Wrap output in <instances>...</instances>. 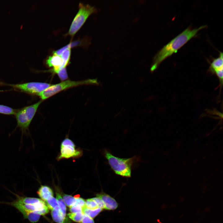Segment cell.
<instances>
[{"label":"cell","mask_w":223,"mask_h":223,"mask_svg":"<svg viewBox=\"0 0 223 223\" xmlns=\"http://www.w3.org/2000/svg\"><path fill=\"white\" fill-rule=\"evenodd\" d=\"M46 63L49 67L52 68L51 71L56 73L60 69L64 68L63 61L59 55L53 54L49 56L46 60Z\"/></svg>","instance_id":"obj_9"},{"label":"cell","mask_w":223,"mask_h":223,"mask_svg":"<svg viewBox=\"0 0 223 223\" xmlns=\"http://www.w3.org/2000/svg\"><path fill=\"white\" fill-rule=\"evenodd\" d=\"M104 155L115 174L123 177H131V167L136 157L128 158H120L114 156L107 150L105 151Z\"/></svg>","instance_id":"obj_2"},{"label":"cell","mask_w":223,"mask_h":223,"mask_svg":"<svg viewBox=\"0 0 223 223\" xmlns=\"http://www.w3.org/2000/svg\"><path fill=\"white\" fill-rule=\"evenodd\" d=\"M56 199L57 201L60 210L63 218L65 219L66 211V205L61 195L57 192L56 193Z\"/></svg>","instance_id":"obj_15"},{"label":"cell","mask_w":223,"mask_h":223,"mask_svg":"<svg viewBox=\"0 0 223 223\" xmlns=\"http://www.w3.org/2000/svg\"><path fill=\"white\" fill-rule=\"evenodd\" d=\"M37 193L44 201H46L54 195L52 189L46 185H41L37 191Z\"/></svg>","instance_id":"obj_12"},{"label":"cell","mask_w":223,"mask_h":223,"mask_svg":"<svg viewBox=\"0 0 223 223\" xmlns=\"http://www.w3.org/2000/svg\"><path fill=\"white\" fill-rule=\"evenodd\" d=\"M63 199L65 205L69 207L74 205L76 202L74 197L68 195H64Z\"/></svg>","instance_id":"obj_18"},{"label":"cell","mask_w":223,"mask_h":223,"mask_svg":"<svg viewBox=\"0 0 223 223\" xmlns=\"http://www.w3.org/2000/svg\"><path fill=\"white\" fill-rule=\"evenodd\" d=\"M67 215L73 221L80 223L82 219L84 214L82 212L71 213H68Z\"/></svg>","instance_id":"obj_20"},{"label":"cell","mask_w":223,"mask_h":223,"mask_svg":"<svg viewBox=\"0 0 223 223\" xmlns=\"http://www.w3.org/2000/svg\"><path fill=\"white\" fill-rule=\"evenodd\" d=\"M11 206L17 209L23 215L24 219H28L31 222L35 223L39 220L41 215L34 212L28 211L22 208L15 204H11Z\"/></svg>","instance_id":"obj_11"},{"label":"cell","mask_w":223,"mask_h":223,"mask_svg":"<svg viewBox=\"0 0 223 223\" xmlns=\"http://www.w3.org/2000/svg\"><path fill=\"white\" fill-rule=\"evenodd\" d=\"M223 53L220 52L219 57L213 59L210 63L208 70L209 72L215 74L218 77L220 88L222 87L223 83Z\"/></svg>","instance_id":"obj_8"},{"label":"cell","mask_w":223,"mask_h":223,"mask_svg":"<svg viewBox=\"0 0 223 223\" xmlns=\"http://www.w3.org/2000/svg\"><path fill=\"white\" fill-rule=\"evenodd\" d=\"M85 206L90 209H95L98 208L96 203L92 198L86 200Z\"/></svg>","instance_id":"obj_21"},{"label":"cell","mask_w":223,"mask_h":223,"mask_svg":"<svg viewBox=\"0 0 223 223\" xmlns=\"http://www.w3.org/2000/svg\"><path fill=\"white\" fill-rule=\"evenodd\" d=\"M51 210V215L54 221L57 223H64L65 219L63 216L59 208Z\"/></svg>","instance_id":"obj_13"},{"label":"cell","mask_w":223,"mask_h":223,"mask_svg":"<svg viewBox=\"0 0 223 223\" xmlns=\"http://www.w3.org/2000/svg\"><path fill=\"white\" fill-rule=\"evenodd\" d=\"M80 223H94L93 218L84 214L82 219Z\"/></svg>","instance_id":"obj_25"},{"label":"cell","mask_w":223,"mask_h":223,"mask_svg":"<svg viewBox=\"0 0 223 223\" xmlns=\"http://www.w3.org/2000/svg\"><path fill=\"white\" fill-rule=\"evenodd\" d=\"M96 203L98 208L105 209V206L103 203L102 199L96 197L92 198Z\"/></svg>","instance_id":"obj_26"},{"label":"cell","mask_w":223,"mask_h":223,"mask_svg":"<svg viewBox=\"0 0 223 223\" xmlns=\"http://www.w3.org/2000/svg\"><path fill=\"white\" fill-rule=\"evenodd\" d=\"M202 26L192 29L189 27L164 46L156 55L151 68L152 72L155 70L164 59L176 53L178 50L193 38L195 37L199 31L206 27Z\"/></svg>","instance_id":"obj_1"},{"label":"cell","mask_w":223,"mask_h":223,"mask_svg":"<svg viewBox=\"0 0 223 223\" xmlns=\"http://www.w3.org/2000/svg\"><path fill=\"white\" fill-rule=\"evenodd\" d=\"M49 211V209L46 206L37 211L36 213L41 215H44L47 214Z\"/></svg>","instance_id":"obj_27"},{"label":"cell","mask_w":223,"mask_h":223,"mask_svg":"<svg viewBox=\"0 0 223 223\" xmlns=\"http://www.w3.org/2000/svg\"><path fill=\"white\" fill-rule=\"evenodd\" d=\"M60 148L59 153L57 157L58 161L63 159L78 158L83 155L82 150L77 148L73 142L67 137L62 141Z\"/></svg>","instance_id":"obj_6"},{"label":"cell","mask_w":223,"mask_h":223,"mask_svg":"<svg viewBox=\"0 0 223 223\" xmlns=\"http://www.w3.org/2000/svg\"><path fill=\"white\" fill-rule=\"evenodd\" d=\"M71 48H68L65 50L61 54V57L63 62L64 68H66L69 63L71 55Z\"/></svg>","instance_id":"obj_16"},{"label":"cell","mask_w":223,"mask_h":223,"mask_svg":"<svg viewBox=\"0 0 223 223\" xmlns=\"http://www.w3.org/2000/svg\"><path fill=\"white\" fill-rule=\"evenodd\" d=\"M16 110L7 106L0 105V113L6 115H14Z\"/></svg>","instance_id":"obj_19"},{"label":"cell","mask_w":223,"mask_h":223,"mask_svg":"<svg viewBox=\"0 0 223 223\" xmlns=\"http://www.w3.org/2000/svg\"><path fill=\"white\" fill-rule=\"evenodd\" d=\"M96 197L100 198L103 201L105 209L107 210H114L116 209L118 204L116 200L109 195L103 192L96 195Z\"/></svg>","instance_id":"obj_10"},{"label":"cell","mask_w":223,"mask_h":223,"mask_svg":"<svg viewBox=\"0 0 223 223\" xmlns=\"http://www.w3.org/2000/svg\"><path fill=\"white\" fill-rule=\"evenodd\" d=\"M76 199V202L75 205H78L83 207L85 206V201L83 199L77 196L74 197Z\"/></svg>","instance_id":"obj_24"},{"label":"cell","mask_w":223,"mask_h":223,"mask_svg":"<svg viewBox=\"0 0 223 223\" xmlns=\"http://www.w3.org/2000/svg\"><path fill=\"white\" fill-rule=\"evenodd\" d=\"M82 212L92 218L97 216L103 209L99 208L95 209H89L85 206L82 207Z\"/></svg>","instance_id":"obj_14"},{"label":"cell","mask_w":223,"mask_h":223,"mask_svg":"<svg viewBox=\"0 0 223 223\" xmlns=\"http://www.w3.org/2000/svg\"><path fill=\"white\" fill-rule=\"evenodd\" d=\"M56 73L62 80H65L68 78L66 68H64L60 69Z\"/></svg>","instance_id":"obj_22"},{"label":"cell","mask_w":223,"mask_h":223,"mask_svg":"<svg viewBox=\"0 0 223 223\" xmlns=\"http://www.w3.org/2000/svg\"><path fill=\"white\" fill-rule=\"evenodd\" d=\"M97 80L95 79L77 81L66 80L59 83L51 85L40 93L38 95L43 100L48 98L62 91L70 88L84 85L97 84Z\"/></svg>","instance_id":"obj_3"},{"label":"cell","mask_w":223,"mask_h":223,"mask_svg":"<svg viewBox=\"0 0 223 223\" xmlns=\"http://www.w3.org/2000/svg\"><path fill=\"white\" fill-rule=\"evenodd\" d=\"M79 7L78 11L72 22L68 32L71 36H73L80 28L90 15L96 11L94 7L81 2Z\"/></svg>","instance_id":"obj_5"},{"label":"cell","mask_w":223,"mask_h":223,"mask_svg":"<svg viewBox=\"0 0 223 223\" xmlns=\"http://www.w3.org/2000/svg\"><path fill=\"white\" fill-rule=\"evenodd\" d=\"M51 85L46 83L30 82L24 83L11 84L15 88L30 94L38 95Z\"/></svg>","instance_id":"obj_7"},{"label":"cell","mask_w":223,"mask_h":223,"mask_svg":"<svg viewBox=\"0 0 223 223\" xmlns=\"http://www.w3.org/2000/svg\"><path fill=\"white\" fill-rule=\"evenodd\" d=\"M46 202L47 207L51 210L59 208L57 199L53 196L50 197Z\"/></svg>","instance_id":"obj_17"},{"label":"cell","mask_w":223,"mask_h":223,"mask_svg":"<svg viewBox=\"0 0 223 223\" xmlns=\"http://www.w3.org/2000/svg\"><path fill=\"white\" fill-rule=\"evenodd\" d=\"M42 101L40 100L16 112L15 115L17 126L21 129L22 135L27 133L31 122Z\"/></svg>","instance_id":"obj_4"},{"label":"cell","mask_w":223,"mask_h":223,"mask_svg":"<svg viewBox=\"0 0 223 223\" xmlns=\"http://www.w3.org/2000/svg\"><path fill=\"white\" fill-rule=\"evenodd\" d=\"M69 208L70 211L72 213L82 212V207L80 206L74 205Z\"/></svg>","instance_id":"obj_23"}]
</instances>
